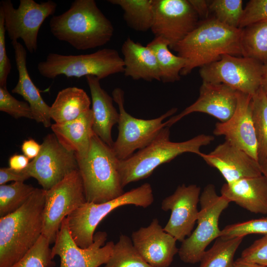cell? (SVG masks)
Instances as JSON below:
<instances>
[{
	"label": "cell",
	"mask_w": 267,
	"mask_h": 267,
	"mask_svg": "<svg viewBox=\"0 0 267 267\" xmlns=\"http://www.w3.org/2000/svg\"><path fill=\"white\" fill-rule=\"evenodd\" d=\"M242 30L227 26L214 17L199 23L182 40L170 47L185 60L180 75L190 74L220 60L224 54L242 56Z\"/></svg>",
	"instance_id": "cell-1"
},
{
	"label": "cell",
	"mask_w": 267,
	"mask_h": 267,
	"mask_svg": "<svg viewBox=\"0 0 267 267\" xmlns=\"http://www.w3.org/2000/svg\"><path fill=\"white\" fill-rule=\"evenodd\" d=\"M50 30L57 40L85 50L103 46L111 39L114 27L94 0H75L64 13L50 20Z\"/></svg>",
	"instance_id": "cell-2"
},
{
	"label": "cell",
	"mask_w": 267,
	"mask_h": 267,
	"mask_svg": "<svg viewBox=\"0 0 267 267\" xmlns=\"http://www.w3.org/2000/svg\"><path fill=\"white\" fill-rule=\"evenodd\" d=\"M45 190L36 188L19 209L0 218V267H11L42 235Z\"/></svg>",
	"instance_id": "cell-3"
},
{
	"label": "cell",
	"mask_w": 267,
	"mask_h": 267,
	"mask_svg": "<svg viewBox=\"0 0 267 267\" xmlns=\"http://www.w3.org/2000/svg\"><path fill=\"white\" fill-rule=\"evenodd\" d=\"M170 134V127L163 128L145 147L125 160H119L118 170L123 187L148 178L158 167L180 154L189 152L200 156V149L214 140L212 135L201 134L186 141L173 142Z\"/></svg>",
	"instance_id": "cell-4"
},
{
	"label": "cell",
	"mask_w": 267,
	"mask_h": 267,
	"mask_svg": "<svg viewBox=\"0 0 267 267\" xmlns=\"http://www.w3.org/2000/svg\"><path fill=\"white\" fill-rule=\"evenodd\" d=\"M76 158L87 202H106L124 193L118 170L120 160L94 132L87 156Z\"/></svg>",
	"instance_id": "cell-5"
},
{
	"label": "cell",
	"mask_w": 267,
	"mask_h": 267,
	"mask_svg": "<svg viewBox=\"0 0 267 267\" xmlns=\"http://www.w3.org/2000/svg\"><path fill=\"white\" fill-rule=\"evenodd\" d=\"M154 200L151 185L144 183L106 202L86 201L66 217L71 235L79 247L88 248L93 242L94 231L98 224L112 211L129 205L147 208Z\"/></svg>",
	"instance_id": "cell-6"
},
{
	"label": "cell",
	"mask_w": 267,
	"mask_h": 267,
	"mask_svg": "<svg viewBox=\"0 0 267 267\" xmlns=\"http://www.w3.org/2000/svg\"><path fill=\"white\" fill-rule=\"evenodd\" d=\"M44 77L54 79L59 75L81 78L94 76L100 80L111 75L124 73L123 59L113 48H103L94 52L80 55L49 53L37 66Z\"/></svg>",
	"instance_id": "cell-7"
},
{
	"label": "cell",
	"mask_w": 267,
	"mask_h": 267,
	"mask_svg": "<svg viewBox=\"0 0 267 267\" xmlns=\"http://www.w3.org/2000/svg\"><path fill=\"white\" fill-rule=\"evenodd\" d=\"M199 203L197 227L178 249L179 257L185 263L200 262L208 245L220 236L219 220L230 201L218 195L214 185L209 184L201 193Z\"/></svg>",
	"instance_id": "cell-8"
},
{
	"label": "cell",
	"mask_w": 267,
	"mask_h": 267,
	"mask_svg": "<svg viewBox=\"0 0 267 267\" xmlns=\"http://www.w3.org/2000/svg\"><path fill=\"white\" fill-rule=\"evenodd\" d=\"M112 94L113 100L118 105L120 115L118 135L112 149L120 160L130 157L136 150L142 149L150 144L166 127L163 121L178 110L177 108H173L158 118L149 120L138 119L126 111L124 92L121 89H115Z\"/></svg>",
	"instance_id": "cell-9"
},
{
	"label": "cell",
	"mask_w": 267,
	"mask_h": 267,
	"mask_svg": "<svg viewBox=\"0 0 267 267\" xmlns=\"http://www.w3.org/2000/svg\"><path fill=\"white\" fill-rule=\"evenodd\" d=\"M56 7L57 4L51 0L40 3L20 0L17 8L10 0L1 1L0 11L9 38L11 42L21 39L29 52H36L40 29L44 20L55 13Z\"/></svg>",
	"instance_id": "cell-10"
},
{
	"label": "cell",
	"mask_w": 267,
	"mask_h": 267,
	"mask_svg": "<svg viewBox=\"0 0 267 267\" xmlns=\"http://www.w3.org/2000/svg\"><path fill=\"white\" fill-rule=\"evenodd\" d=\"M264 64L249 57L224 54L200 68L202 82L225 84L253 96L261 88Z\"/></svg>",
	"instance_id": "cell-11"
},
{
	"label": "cell",
	"mask_w": 267,
	"mask_h": 267,
	"mask_svg": "<svg viewBox=\"0 0 267 267\" xmlns=\"http://www.w3.org/2000/svg\"><path fill=\"white\" fill-rule=\"evenodd\" d=\"M86 202L83 182L78 169L45 190L42 235L50 244L54 243L63 220Z\"/></svg>",
	"instance_id": "cell-12"
},
{
	"label": "cell",
	"mask_w": 267,
	"mask_h": 267,
	"mask_svg": "<svg viewBox=\"0 0 267 267\" xmlns=\"http://www.w3.org/2000/svg\"><path fill=\"white\" fill-rule=\"evenodd\" d=\"M38 156L26 169L43 189L47 190L78 169L75 153L63 146L53 134H47Z\"/></svg>",
	"instance_id": "cell-13"
},
{
	"label": "cell",
	"mask_w": 267,
	"mask_h": 267,
	"mask_svg": "<svg viewBox=\"0 0 267 267\" xmlns=\"http://www.w3.org/2000/svg\"><path fill=\"white\" fill-rule=\"evenodd\" d=\"M107 238L106 232L98 231L94 234L91 245L80 248L71 235L66 218L51 249L52 258L59 257V267H99L107 262L115 244L113 241L105 243Z\"/></svg>",
	"instance_id": "cell-14"
},
{
	"label": "cell",
	"mask_w": 267,
	"mask_h": 267,
	"mask_svg": "<svg viewBox=\"0 0 267 267\" xmlns=\"http://www.w3.org/2000/svg\"><path fill=\"white\" fill-rule=\"evenodd\" d=\"M154 20L151 31L169 44L182 40L199 24V16L188 0H153Z\"/></svg>",
	"instance_id": "cell-15"
},
{
	"label": "cell",
	"mask_w": 267,
	"mask_h": 267,
	"mask_svg": "<svg viewBox=\"0 0 267 267\" xmlns=\"http://www.w3.org/2000/svg\"><path fill=\"white\" fill-rule=\"evenodd\" d=\"M200 191V187L196 184L179 185L161 203L163 211H171L164 229L177 241L182 242L192 232L199 212Z\"/></svg>",
	"instance_id": "cell-16"
},
{
	"label": "cell",
	"mask_w": 267,
	"mask_h": 267,
	"mask_svg": "<svg viewBox=\"0 0 267 267\" xmlns=\"http://www.w3.org/2000/svg\"><path fill=\"white\" fill-rule=\"evenodd\" d=\"M238 91L223 84L202 82L199 96L191 105L165 122L170 127L184 116L194 112L210 115L225 122L233 115L237 104Z\"/></svg>",
	"instance_id": "cell-17"
},
{
	"label": "cell",
	"mask_w": 267,
	"mask_h": 267,
	"mask_svg": "<svg viewBox=\"0 0 267 267\" xmlns=\"http://www.w3.org/2000/svg\"><path fill=\"white\" fill-rule=\"evenodd\" d=\"M252 96L238 91L234 113L225 122L216 124L213 133L245 152L259 162L258 143L254 126L251 101Z\"/></svg>",
	"instance_id": "cell-18"
},
{
	"label": "cell",
	"mask_w": 267,
	"mask_h": 267,
	"mask_svg": "<svg viewBox=\"0 0 267 267\" xmlns=\"http://www.w3.org/2000/svg\"><path fill=\"white\" fill-rule=\"evenodd\" d=\"M131 239L143 259L153 267H170L178 253L177 239L165 231L157 219L134 231Z\"/></svg>",
	"instance_id": "cell-19"
},
{
	"label": "cell",
	"mask_w": 267,
	"mask_h": 267,
	"mask_svg": "<svg viewBox=\"0 0 267 267\" xmlns=\"http://www.w3.org/2000/svg\"><path fill=\"white\" fill-rule=\"evenodd\" d=\"M199 156L217 169L227 183L263 175L259 162L226 140L209 153H201Z\"/></svg>",
	"instance_id": "cell-20"
},
{
	"label": "cell",
	"mask_w": 267,
	"mask_h": 267,
	"mask_svg": "<svg viewBox=\"0 0 267 267\" xmlns=\"http://www.w3.org/2000/svg\"><path fill=\"white\" fill-rule=\"evenodd\" d=\"M11 44L18 73V81L12 89V92L20 95L28 103L32 111L34 120L42 123L46 128L51 127L50 106L43 99L28 72L26 49L17 41L11 42Z\"/></svg>",
	"instance_id": "cell-21"
},
{
	"label": "cell",
	"mask_w": 267,
	"mask_h": 267,
	"mask_svg": "<svg viewBox=\"0 0 267 267\" xmlns=\"http://www.w3.org/2000/svg\"><path fill=\"white\" fill-rule=\"evenodd\" d=\"M221 195L254 214H267V179L264 175L224 183Z\"/></svg>",
	"instance_id": "cell-22"
},
{
	"label": "cell",
	"mask_w": 267,
	"mask_h": 267,
	"mask_svg": "<svg viewBox=\"0 0 267 267\" xmlns=\"http://www.w3.org/2000/svg\"><path fill=\"white\" fill-rule=\"evenodd\" d=\"M86 79L91 97L93 132L112 148L114 141L111 130L118 123L119 112L113 105V98L101 88L100 80L92 76H87Z\"/></svg>",
	"instance_id": "cell-23"
},
{
	"label": "cell",
	"mask_w": 267,
	"mask_h": 267,
	"mask_svg": "<svg viewBox=\"0 0 267 267\" xmlns=\"http://www.w3.org/2000/svg\"><path fill=\"white\" fill-rule=\"evenodd\" d=\"M91 109L76 119L62 124L54 123L51 129L59 142L78 158L86 157L89 150L92 130Z\"/></svg>",
	"instance_id": "cell-24"
},
{
	"label": "cell",
	"mask_w": 267,
	"mask_h": 267,
	"mask_svg": "<svg viewBox=\"0 0 267 267\" xmlns=\"http://www.w3.org/2000/svg\"><path fill=\"white\" fill-rule=\"evenodd\" d=\"M121 51L125 76L135 80L161 81L157 59L153 51L148 46L135 42L129 37L123 43Z\"/></svg>",
	"instance_id": "cell-25"
},
{
	"label": "cell",
	"mask_w": 267,
	"mask_h": 267,
	"mask_svg": "<svg viewBox=\"0 0 267 267\" xmlns=\"http://www.w3.org/2000/svg\"><path fill=\"white\" fill-rule=\"evenodd\" d=\"M90 104L89 96L83 89L68 87L58 92L50 106L49 115L55 123H64L89 110Z\"/></svg>",
	"instance_id": "cell-26"
},
{
	"label": "cell",
	"mask_w": 267,
	"mask_h": 267,
	"mask_svg": "<svg viewBox=\"0 0 267 267\" xmlns=\"http://www.w3.org/2000/svg\"><path fill=\"white\" fill-rule=\"evenodd\" d=\"M153 51L160 71L161 81L173 83L180 79V73L185 65V60L174 54L169 44L164 39L155 37L147 45Z\"/></svg>",
	"instance_id": "cell-27"
},
{
	"label": "cell",
	"mask_w": 267,
	"mask_h": 267,
	"mask_svg": "<svg viewBox=\"0 0 267 267\" xmlns=\"http://www.w3.org/2000/svg\"><path fill=\"white\" fill-rule=\"evenodd\" d=\"M120 6L127 25L139 32L151 30L154 20L153 0H109Z\"/></svg>",
	"instance_id": "cell-28"
},
{
	"label": "cell",
	"mask_w": 267,
	"mask_h": 267,
	"mask_svg": "<svg viewBox=\"0 0 267 267\" xmlns=\"http://www.w3.org/2000/svg\"><path fill=\"white\" fill-rule=\"evenodd\" d=\"M241 46L242 56L267 63V19L242 29Z\"/></svg>",
	"instance_id": "cell-29"
},
{
	"label": "cell",
	"mask_w": 267,
	"mask_h": 267,
	"mask_svg": "<svg viewBox=\"0 0 267 267\" xmlns=\"http://www.w3.org/2000/svg\"><path fill=\"white\" fill-rule=\"evenodd\" d=\"M243 238L219 237L213 245L205 251L199 267H233L234 255Z\"/></svg>",
	"instance_id": "cell-30"
},
{
	"label": "cell",
	"mask_w": 267,
	"mask_h": 267,
	"mask_svg": "<svg viewBox=\"0 0 267 267\" xmlns=\"http://www.w3.org/2000/svg\"><path fill=\"white\" fill-rule=\"evenodd\" d=\"M251 105L259 160L267 158V96L261 88L252 96Z\"/></svg>",
	"instance_id": "cell-31"
},
{
	"label": "cell",
	"mask_w": 267,
	"mask_h": 267,
	"mask_svg": "<svg viewBox=\"0 0 267 267\" xmlns=\"http://www.w3.org/2000/svg\"><path fill=\"white\" fill-rule=\"evenodd\" d=\"M104 267H153L141 257L131 238L121 234Z\"/></svg>",
	"instance_id": "cell-32"
},
{
	"label": "cell",
	"mask_w": 267,
	"mask_h": 267,
	"mask_svg": "<svg viewBox=\"0 0 267 267\" xmlns=\"http://www.w3.org/2000/svg\"><path fill=\"white\" fill-rule=\"evenodd\" d=\"M36 188L24 182L0 185V218L10 214L21 207Z\"/></svg>",
	"instance_id": "cell-33"
},
{
	"label": "cell",
	"mask_w": 267,
	"mask_h": 267,
	"mask_svg": "<svg viewBox=\"0 0 267 267\" xmlns=\"http://www.w3.org/2000/svg\"><path fill=\"white\" fill-rule=\"evenodd\" d=\"M209 9L221 23L239 28L243 10L242 0H213L209 1Z\"/></svg>",
	"instance_id": "cell-34"
},
{
	"label": "cell",
	"mask_w": 267,
	"mask_h": 267,
	"mask_svg": "<svg viewBox=\"0 0 267 267\" xmlns=\"http://www.w3.org/2000/svg\"><path fill=\"white\" fill-rule=\"evenodd\" d=\"M50 243L43 235L19 261L11 267H53Z\"/></svg>",
	"instance_id": "cell-35"
},
{
	"label": "cell",
	"mask_w": 267,
	"mask_h": 267,
	"mask_svg": "<svg viewBox=\"0 0 267 267\" xmlns=\"http://www.w3.org/2000/svg\"><path fill=\"white\" fill-rule=\"evenodd\" d=\"M251 234L267 235V217L227 225L221 230L220 237L231 239Z\"/></svg>",
	"instance_id": "cell-36"
},
{
	"label": "cell",
	"mask_w": 267,
	"mask_h": 267,
	"mask_svg": "<svg viewBox=\"0 0 267 267\" xmlns=\"http://www.w3.org/2000/svg\"><path fill=\"white\" fill-rule=\"evenodd\" d=\"M0 111L14 118L33 119L32 111L28 103L16 99L9 92L6 87H0Z\"/></svg>",
	"instance_id": "cell-37"
},
{
	"label": "cell",
	"mask_w": 267,
	"mask_h": 267,
	"mask_svg": "<svg viewBox=\"0 0 267 267\" xmlns=\"http://www.w3.org/2000/svg\"><path fill=\"white\" fill-rule=\"evenodd\" d=\"M267 19V0H251L248 2L241 19L239 28Z\"/></svg>",
	"instance_id": "cell-38"
},
{
	"label": "cell",
	"mask_w": 267,
	"mask_h": 267,
	"mask_svg": "<svg viewBox=\"0 0 267 267\" xmlns=\"http://www.w3.org/2000/svg\"><path fill=\"white\" fill-rule=\"evenodd\" d=\"M239 258L267 267V235L255 240L242 251Z\"/></svg>",
	"instance_id": "cell-39"
},
{
	"label": "cell",
	"mask_w": 267,
	"mask_h": 267,
	"mask_svg": "<svg viewBox=\"0 0 267 267\" xmlns=\"http://www.w3.org/2000/svg\"><path fill=\"white\" fill-rule=\"evenodd\" d=\"M4 17L0 11V87L7 86V80L11 69L10 60L7 55L5 44Z\"/></svg>",
	"instance_id": "cell-40"
},
{
	"label": "cell",
	"mask_w": 267,
	"mask_h": 267,
	"mask_svg": "<svg viewBox=\"0 0 267 267\" xmlns=\"http://www.w3.org/2000/svg\"><path fill=\"white\" fill-rule=\"evenodd\" d=\"M31 178L26 168L17 171L8 168L0 169V185L6 184L8 181L24 182Z\"/></svg>",
	"instance_id": "cell-41"
},
{
	"label": "cell",
	"mask_w": 267,
	"mask_h": 267,
	"mask_svg": "<svg viewBox=\"0 0 267 267\" xmlns=\"http://www.w3.org/2000/svg\"><path fill=\"white\" fill-rule=\"evenodd\" d=\"M42 145L33 139L25 140L21 145V151L29 159H34L40 152Z\"/></svg>",
	"instance_id": "cell-42"
},
{
	"label": "cell",
	"mask_w": 267,
	"mask_h": 267,
	"mask_svg": "<svg viewBox=\"0 0 267 267\" xmlns=\"http://www.w3.org/2000/svg\"><path fill=\"white\" fill-rule=\"evenodd\" d=\"M29 163V159L24 154H15L11 156L8 160L9 167L17 171L25 169Z\"/></svg>",
	"instance_id": "cell-43"
},
{
	"label": "cell",
	"mask_w": 267,
	"mask_h": 267,
	"mask_svg": "<svg viewBox=\"0 0 267 267\" xmlns=\"http://www.w3.org/2000/svg\"><path fill=\"white\" fill-rule=\"evenodd\" d=\"M199 17L207 18L210 11L209 1L188 0Z\"/></svg>",
	"instance_id": "cell-44"
},
{
	"label": "cell",
	"mask_w": 267,
	"mask_h": 267,
	"mask_svg": "<svg viewBox=\"0 0 267 267\" xmlns=\"http://www.w3.org/2000/svg\"><path fill=\"white\" fill-rule=\"evenodd\" d=\"M233 267H266L258 264L247 262L238 258L234 261Z\"/></svg>",
	"instance_id": "cell-45"
},
{
	"label": "cell",
	"mask_w": 267,
	"mask_h": 267,
	"mask_svg": "<svg viewBox=\"0 0 267 267\" xmlns=\"http://www.w3.org/2000/svg\"><path fill=\"white\" fill-rule=\"evenodd\" d=\"M261 89L267 96V63L264 65Z\"/></svg>",
	"instance_id": "cell-46"
},
{
	"label": "cell",
	"mask_w": 267,
	"mask_h": 267,
	"mask_svg": "<svg viewBox=\"0 0 267 267\" xmlns=\"http://www.w3.org/2000/svg\"><path fill=\"white\" fill-rule=\"evenodd\" d=\"M263 175L267 179V158L261 159L259 160Z\"/></svg>",
	"instance_id": "cell-47"
}]
</instances>
